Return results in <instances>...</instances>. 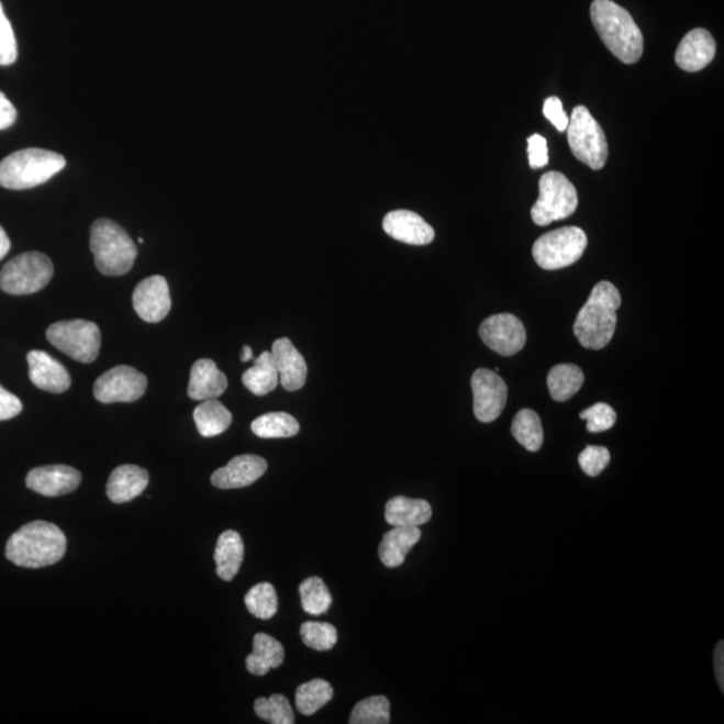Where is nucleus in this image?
I'll return each mask as SVG.
<instances>
[{"instance_id": "28", "label": "nucleus", "mask_w": 724, "mask_h": 724, "mask_svg": "<svg viewBox=\"0 0 724 724\" xmlns=\"http://www.w3.org/2000/svg\"><path fill=\"white\" fill-rule=\"evenodd\" d=\"M199 434L203 437H214L227 431L233 423V415L216 399L204 400L193 412Z\"/></svg>"}, {"instance_id": "4", "label": "nucleus", "mask_w": 724, "mask_h": 724, "mask_svg": "<svg viewBox=\"0 0 724 724\" xmlns=\"http://www.w3.org/2000/svg\"><path fill=\"white\" fill-rule=\"evenodd\" d=\"M66 166L57 152L29 148L14 152L0 163V186L8 190H30L51 180Z\"/></svg>"}, {"instance_id": "12", "label": "nucleus", "mask_w": 724, "mask_h": 724, "mask_svg": "<svg viewBox=\"0 0 724 724\" xmlns=\"http://www.w3.org/2000/svg\"><path fill=\"white\" fill-rule=\"evenodd\" d=\"M474 413L479 422H494L506 406L508 386L502 377L490 369H478L472 375Z\"/></svg>"}, {"instance_id": "45", "label": "nucleus", "mask_w": 724, "mask_h": 724, "mask_svg": "<svg viewBox=\"0 0 724 724\" xmlns=\"http://www.w3.org/2000/svg\"><path fill=\"white\" fill-rule=\"evenodd\" d=\"M724 645L723 642L716 645L715 649V656H714V662H715V673H716V680L717 684L721 687V691H724V669H723V660H724Z\"/></svg>"}, {"instance_id": "43", "label": "nucleus", "mask_w": 724, "mask_h": 724, "mask_svg": "<svg viewBox=\"0 0 724 724\" xmlns=\"http://www.w3.org/2000/svg\"><path fill=\"white\" fill-rule=\"evenodd\" d=\"M22 408V401L15 394L0 387V422L20 415Z\"/></svg>"}, {"instance_id": "29", "label": "nucleus", "mask_w": 724, "mask_h": 724, "mask_svg": "<svg viewBox=\"0 0 724 724\" xmlns=\"http://www.w3.org/2000/svg\"><path fill=\"white\" fill-rule=\"evenodd\" d=\"M583 380L586 377L580 367L575 364H559L547 376V387L553 400L564 403L580 391Z\"/></svg>"}, {"instance_id": "41", "label": "nucleus", "mask_w": 724, "mask_h": 724, "mask_svg": "<svg viewBox=\"0 0 724 724\" xmlns=\"http://www.w3.org/2000/svg\"><path fill=\"white\" fill-rule=\"evenodd\" d=\"M528 163L531 167L544 168L549 164V149H547L546 138L541 135H533L527 140Z\"/></svg>"}, {"instance_id": "25", "label": "nucleus", "mask_w": 724, "mask_h": 724, "mask_svg": "<svg viewBox=\"0 0 724 724\" xmlns=\"http://www.w3.org/2000/svg\"><path fill=\"white\" fill-rule=\"evenodd\" d=\"M254 650L247 656L246 667L255 677H265L271 668L282 666L285 660V648L281 643L272 636L257 634L254 636Z\"/></svg>"}, {"instance_id": "17", "label": "nucleus", "mask_w": 724, "mask_h": 724, "mask_svg": "<svg viewBox=\"0 0 724 724\" xmlns=\"http://www.w3.org/2000/svg\"><path fill=\"white\" fill-rule=\"evenodd\" d=\"M29 376L42 391L64 393L71 386L68 369L46 352L32 350L27 355Z\"/></svg>"}, {"instance_id": "3", "label": "nucleus", "mask_w": 724, "mask_h": 724, "mask_svg": "<svg viewBox=\"0 0 724 724\" xmlns=\"http://www.w3.org/2000/svg\"><path fill=\"white\" fill-rule=\"evenodd\" d=\"M590 16L608 51L624 64H636L644 52V38L634 18L612 0H594Z\"/></svg>"}, {"instance_id": "24", "label": "nucleus", "mask_w": 724, "mask_h": 724, "mask_svg": "<svg viewBox=\"0 0 724 724\" xmlns=\"http://www.w3.org/2000/svg\"><path fill=\"white\" fill-rule=\"evenodd\" d=\"M432 519V508L424 499L394 497L387 503L386 520L392 526H422Z\"/></svg>"}, {"instance_id": "22", "label": "nucleus", "mask_w": 724, "mask_h": 724, "mask_svg": "<svg viewBox=\"0 0 724 724\" xmlns=\"http://www.w3.org/2000/svg\"><path fill=\"white\" fill-rule=\"evenodd\" d=\"M149 483L148 471L133 465L115 468L109 477L107 494L113 503H126L142 495Z\"/></svg>"}, {"instance_id": "26", "label": "nucleus", "mask_w": 724, "mask_h": 724, "mask_svg": "<svg viewBox=\"0 0 724 724\" xmlns=\"http://www.w3.org/2000/svg\"><path fill=\"white\" fill-rule=\"evenodd\" d=\"M216 573L223 581L234 580L238 575L243 558H245V545H243L240 533L227 531L221 534L215 549Z\"/></svg>"}, {"instance_id": "2", "label": "nucleus", "mask_w": 724, "mask_h": 724, "mask_svg": "<svg viewBox=\"0 0 724 724\" xmlns=\"http://www.w3.org/2000/svg\"><path fill=\"white\" fill-rule=\"evenodd\" d=\"M622 296L616 286L602 281L594 286L577 315L573 331L583 348L600 350L611 343L617 325Z\"/></svg>"}, {"instance_id": "46", "label": "nucleus", "mask_w": 724, "mask_h": 724, "mask_svg": "<svg viewBox=\"0 0 724 724\" xmlns=\"http://www.w3.org/2000/svg\"><path fill=\"white\" fill-rule=\"evenodd\" d=\"M10 247H11L10 238L8 234H5V231L2 227H0V260H2L5 257V255H8V253L10 252Z\"/></svg>"}, {"instance_id": "6", "label": "nucleus", "mask_w": 724, "mask_h": 724, "mask_svg": "<svg viewBox=\"0 0 724 724\" xmlns=\"http://www.w3.org/2000/svg\"><path fill=\"white\" fill-rule=\"evenodd\" d=\"M54 266L45 254L30 252L18 255L0 271V289L11 296L34 294L52 281Z\"/></svg>"}, {"instance_id": "14", "label": "nucleus", "mask_w": 724, "mask_h": 724, "mask_svg": "<svg viewBox=\"0 0 724 724\" xmlns=\"http://www.w3.org/2000/svg\"><path fill=\"white\" fill-rule=\"evenodd\" d=\"M172 307L167 279L152 276L137 285L133 291V308L140 319L156 324L167 318Z\"/></svg>"}, {"instance_id": "38", "label": "nucleus", "mask_w": 724, "mask_h": 724, "mask_svg": "<svg viewBox=\"0 0 724 724\" xmlns=\"http://www.w3.org/2000/svg\"><path fill=\"white\" fill-rule=\"evenodd\" d=\"M580 417L586 420L587 430L592 434H600L611 430L616 424L617 415L611 405L598 403L580 413Z\"/></svg>"}, {"instance_id": "11", "label": "nucleus", "mask_w": 724, "mask_h": 724, "mask_svg": "<svg viewBox=\"0 0 724 724\" xmlns=\"http://www.w3.org/2000/svg\"><path fill=\"white\" fill-rule=\"evenodd\" d=\"M148 380L142 372L120 365L97 379L94 398L103 404L133 403L144 397Z\"/></svg>"}, {"instance_id": "16", "label": "nucleus", "mask_w": 724, "mask_h": 724, "mask_svg": "<svg viewBox=\"0 0 724 724\" xmlns=\"http://www.w3.org/2000/svg\"><path fill=\"white\" fill-rule=\"evenodd\" d=\"M266 471L267 461L260 456L241 455L212 474L211 483L221 490L242 489L257 482Z\"/></svg>"}, {"instance_id": "36", "label": "nucleus", "mask_w": 724, "mask_h": 724, "mask_svg": "<svg viewBox=\"0 0 724 724\" xmlns=\"http://www.w3.org/2000/svg\"><path fill=\"white\" fill-rule=\"evenodd\" d=\"M255 714L272 724H293L294 713L288 698L274 693L270 698H259L254 703Z\"/></svg>"}, {"instance_id": "15", "label": "nucleus", "mask_w": 724, "mask_h": 724, "mask_svg": "<svg viewBox=\"0 0 724 724\" xmlns=\"http://www.w3.org/2000/svg\"><path fill=\"white\" fill-rule=\"evenodd\" d=\"M81 472L70 466L53 465L36 467L29 472L26 486L44 497L70 494L81 484Z\"/></svg>"}, {"instance_id": "13", "label": "nucleus", "mask_w": 724, "mask_h": 724, "mask_svg": "<svg viewBox=\"0 0 724 724\" xmlns=\"http://www.w3.org/2000/svg\"><path fill=\"white\" fill-rule=\"evenodd\" d=\"M480 338L491 350L501 356H513L523 349L527 333L522 321L514 314L491 315L479 327Z\"/></svg>"}, {"instance_id": "37", "label": "nucleus", "mask_w": 724, "mask_h": 724, "mask_svg": "<svg viewBox=\"0 0 724 724\" xmlns=\"http://www.w3.org/2000/svg\"><path fill=\"white\" fill-rule=\"evenodd\" d=\"M301 637L307 647L326 653L337 643V630L332 624L308 622L301 626Z\"/></svg>"}, {"instance_id": "39", "label": "nucleus", "mask_w": 724, "mask_h": 724, "mask_svg": "<svg viewBox=\"0 0 724 724\" xmlns=\"http://www.w3.org/2000/svg\"><path fill=\"white\" fill-rule=\"evenodd\" d=\"M578 464H580L582 471L589 477H599L605 470L608 465L611 464V454L608 448L600 446H588L578 456Z\"/></svg>"}, {"instance_id": "10", "label": "nucleus", "mask_w": 724, "mask_h": 724, "mask_svg": "<svg viewBox=\"0 0 724 724\" xmlns=\"http://www.w3.org/2000/svg\"><path fill=\"white\" fill-rule=\"evenodd\" d=\"M587 246V234L581 229L563 227L535 241L533 257L545 270L564 269L580 260Z\"/></svg>"}, {"instance_id": "9", "label": "nucleus", "mask_w": 724, "mask_h": 724, "mask_svg": "<svg viewBox=\"0 0 724 724\" xmlns=\"http://www.w3.org/2000/svg\"><path fill=\"white\" fill-rule=\"evenodd\" d=\"M566 131L569 147L578 160L595 170L604 168L608 159L606 137L586 107L575 108Z\"/></svg>"}, {"instance_id": "19", "label": "nucleus", "mask_w": 724, "mask_h": 724, "mask_svg": "<svg viewBox=\"0 0 724 724\" xmlns=\"http://www.w3.org/2000/svg\"><path fill=\"white\" fill-rule=\"evenodd\" d=\"M716 44L708 30L695 29L681 40L675 60L680 69L695 73L713 63Z\"/></svg>"}, {"instance_id": "31", "label": "nucleus", "mask_w": 724, "mask_h": 724, "mask_svg": "<svg viewBox=\"0 0 724 724\" xmlns=\"http://www.w3.org/2000/svg\"><path fill=\"white\" fill-rule=\"evenodd\" d=\"M511 434L527 452H539L544 444V428L538 413L532 410H522L516 413L513 424H511Z\"/></svg>"}, {"instance_id": "21", "label": "nucleus", "mask_w": 724, "mask_h": 724, "mask_svg": "<svg viewBox=\"0 0 724 724\" xmlns=\"http://www.w3.org/2000/svg\"><path fill=\"white\" fill-rule=\"evenodd\" d=\"M227 387V377L219 370L215 361L202 358L193 364L190 386H188V397L192 400L218 399L226 392Z\"/></svg>"}, {"instance_id": "33", "label": "nucleus", "mask_w": 724, "mask_h": 724, "mask_svg": "<svg viewBox=\"0 0 724 724\" xmlns=\"http://www.w3.org/2000/svg\"><path fill=\"white\" fill-rule=\"evenodd\" d=\"M303 611L313 616L326 613L332 606V594L320 577L307 578L300 586Z\"/></svg>"}, {"instance_id": "40", "label": "nucleus", "mask_w": 724, "mask_h": 724, "mask_svg": "<svg viewBox=\"0 0 724 724\" xmlns=\"http://www.w3.org/2000/svg\"><path fill=\"white\" fill-rule=\"evenodd\" d=\"M18 58V45L11 23L0 3V66H10Z\"/></svg>"}, {"instance_id": "1", "label": "nucleus", "mask_w": 724, "mask_h": 724, "mask_svg": "<svg viewBox=\"0 0 724 724\" xmlns=\"http://www.w3.org/2000/svg\"><path fill=\"white\" fill-rule=\"evenodd\" d=\"M66 546L68 541L58 526L35 521L11 535L5 546V557L22 568L40 569L59 563L65 556Z\"/></svg>"}, {"instance_id": "34", "label": "nucleus", "mask_w": 724, "mask_h": 724, "mask_svg": "<svg viewBox=\"0 0 724 724\" xmlns=\"http://www.w3.org/2000/svg\"><path fill=\"white\" fill-rule=\"evenodd\" d=\"M247 611L260 620H270L278 611L276 588L270 582H260L248 590L245 598Z\"/></svg>"}, {"instance_id": "20", "label": "nucleus", "mask_w": 724, "mask_h": 724, "mask_svg": "<svg viewBox=\"0 0 724 724\" xmlns=\"http://www.w3.org/2000/svg\"><path fill=\"white\" fill-rule=\"evenodd\" d=\"M272 356L276 360L279 382L289 392H296L305 386L308 365L305 358L289 338H279L272 344Z\"/></svg>"}, {"instance_id": "47", "label": "nucleus", "mask_w": 724, "mask_h": 724, "mask_svg": "<svg viewBox=\"0 0 724 724\" xmlns=\"http://www.w3.org/2000/svg\"><path fill=\"white\" fill-rule=\"evenodd\" d=\"M252 358H253V349L249 348L248 345H246L245 348H243L241 360L242 363H247L252 360Z\"/></svg>"}, {"instance_id": "23", "label": "nucleus", "mask_w": 724, "mask_h": 724, "mask_svg": "<svg viewBox=\"0 0 724 724\" xmlns=\"http://www.w3.org/2000/svg\"><path fill=\"white\" fill-rule=\"evenodd\" d=\"M422 538V532L417 526H394L391 532L382 537L379 556L387 568H399L405 561L408 553Z\"/></svg>"}, {"instance_id": "35", "label": "nucleus", "mask_w": 724, "mask_h": 724, "mask_svg": "<svg viewBox=\"0 0 724 724\" xmlns=\"http://www.w3.org/2000/svg\"><path fill=\"white\" fill-rule=\"evenodd\" d=\"M391 722V703L386 697H370L356 704L350 724H388Z\"/></svg>"}, {"instance_id": "27", "label": "nucleus", "mask_w": 724, "mask_h": 724, "mask_svg": "<svg viewBox=\"0 0 724 724\" xmlns=\"http://www.w3.org/2000/svg\"><path fill=\"white\" fill-rule=\"evenodd\" d=\"M243 385L257 397H266L279 385V374L271 352H264L242 376Z\"/></svg>"}, {"instance_id": "18", "label": "nucleus", "mask_w": 724, "mask_h": 724, "mask_svg": "<svg viewBox=\"0 0 724 724\" xmlns=\"http://www.w3.org/2000/svg\"><path fill=\"white\" fill-rule=\"evenodd\" d=\"M382 229L391 238L412 246L430 245L435 238L434 229L422 216L406 210L389 212Z\"/></svg>"}, {"instance_id": "42", "label": "nucleus", "mask_w": 724, "mask_h": 724, "mask_svg": "<svg viewBox=\"0 0 724 724\" xmlns=\"http://www.w3.org/2000/svg\"><path fill=\"white\" fill-rule=\"evenodd\" d=\"M544 114L559 132H565L569 125L568 114L565 113L563 102L558 97H549L545 101Z\"/></svg>"}, {"instance_id": "32", "label": "nucleus", "mask_w": 724, "mask_h": 724, "mask_svg": "<svg viewBox=\"0 0 724 724\" xmlns=\"http://www.w3.org/2000/svg\"><path fill=\"white\" fill-rule=\"evenodd\" d=\"M333 687L324 679H313L298 687L296 705L302 715H313L333 699Z\"/></svg>"}, {"instance_id": "44", "label": "nucleus", "mask_w": 724, "mask_h": 724, "mask_svg": "<svg viewBox=\"0 0 724 724\" xmlns=\"http://www.w3.org/2000/svg\"><path fill=\"white\" fill-rule=\"evenodd\" d=\"M16 109L0 91V131L8 130L16 121Z\"/></svg>"}, {"instance_id": "7", "label": "nucleus", "mask_w": 724, "mask_h": 724, "mask_svg": "<svg viewBox=\"0 0 724 724\" xmlns=\"http://www.w3.org/2000/svg\"><path fill=\"white\" fill-rule=\"evenodd\" d=\"M578 194L573 182L561 172H547L539 180V198L532 209V219L538 226H547L575 214Z\"/></svg>"}, {"instance_id": "8", "label": "nucleus", "mask_w": 724, "mask_h": 724, "mask_svg": "<svg viewBox=\"0 0 724 724\" xmlns=\"http://www.w3.org/2000/svg\"><path fill=\"white\" fill-rule=\"evenodd\" d=\"M46 337L54 348L78 363L97 360L101 348L100 327L85 320L60 321L47 328Z\"/></svg>"}, {"instance_id": "5", "label": "nucleus", "mask_w": 724, "mask_h": 724, "mask_svg": "<svg viewBox=\"0 0 724 724\" xmlns=\"http://www.w3.org/2000/svg\"><path fill=\"white\" fill-rule=\"evenodd\" d=\"M90 249L97 269L103 276L120 277L130 272L137 257L135 242L111 219H99L90 229Z\"/></svg>"}, {"instance_id": "30", "label": "nucleus", "mask_w": 724, "mask_h": 724, "mask_svg": "<svg viewBox=\"0 0 724 724\" xmlns=\"http://www.w3.org/2000/svg\"><path fill=\"white\" fill-rule=\"evenodd\" d=\"M252 431L261 439H286L300 432V423L286 412H271L255 419Z\"/></svg>"}]
</instances>
